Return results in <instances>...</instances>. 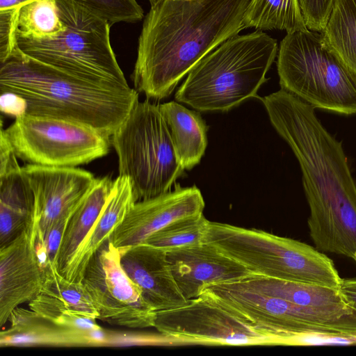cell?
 Listing matches in <instances>:
<instances>
[{
    "label": "cell",
    "instance_id": "9a60e30c",
    "mask_svg": "<svg viewBox=\"0 0 356 356\" xmlns=\"http://www.w3.org/2000/svg\"><path fill=\"white\" fill-rule=\"evenodd\" d=\"M166 257L172 276L186 300L200 296L208 286L235 281L251 274L244 266L207 242L171 250Z\"/></svg>",
    "mask_w": 356,
    "mask_h": 356
},
{
    "label": "cell",
    "instance_id": "277c9868",
    "mask_svg": "<svg viewBox=\"0 0 356 356\" xmlns=\"http://www.w3.org/2000/svg\"><path fill=\"white\" fill-rule=\"evenodd\" d=\"M277 40L261 31L236 35L204 57L177 90V102L200 111H227L256 97L277 55Z\"/></svg>",
    "mask_w": 356,
    "mask_h": 356
},
{
    "label": "cell",
    "instance_id": "8fae6325",
    "mask_svg": "<svg viewBox=\"0 0 356 356\" xmlns=\"http://www.w3.org/2000/svg\"><path fill=\"white\" fill-rule=\"evenodd\" d=\"M99 318L127 328L154 327L156 311L122 267L119 249L108 240L90 259L82 280Z\"/></svg>",
    "mask_w": 356,
    "mask_h": 356
},
{
    "label": "cell",
    "instance_id": "ffe728a7",
    "mask_svg": "<svg viewBox=\"0 0 356 356\" xmlns=\"http://www.w3.org/2000/svg\"><path fill=\"white\" fill-rule=\"evenodd\" d=\"M10 326L0 333V346H92L88 331L58 325L31 309L11 313Z\"/></svg>",
    "mask_w": 356,
    "mask_h": 356
},
{
    "label": "cell",
    "instance_id": "ac0fdd59",
    "mask_svg": "<svg viewBox=\"0 0 356 356\" xmlns=\"http://www.w3.org/2000/svg\"><path fill=\"white\" fill-rule=\"evenodd\" d=\"M8 142L0 144V248L19 236L31 225L33 193Z\"/></svg>",
    "mask_w": 356,
    "mask_h": 356
},
{
    "label": "cell",
    "instance_id": "5b68a950",
    "mask_svg": "<svg viewBox=\"0 0 356 356\" xmlns=\"http://www.w3.org/2000/svg\"><path fill=\"white\" fill-rule=\"evenodd\" d=\"M205 242L251 273L339 289L341 278L332 261L317 248L266 231L211 222Z\"/></svg>",
    "mask_w": 356,
    "mask_h": 356
},
{
    "label": "cell",
    "instance_id": "d6a6232c",
    "mask_svg": "<svg viewBox=\"0 0 356 356\" xmlns=\"http://www.w3.org/2000/svg\"><path fill=\"white\" fill-rule=\"evenodd\" d=\"M339 289L346 301L356 310V279H342Z\"/></svg>",
    "mask_w": 356,
    "mask_h": 356
},
{
    "label": "cell",
    "instance_id": "7402d4cb",
    "mask_svg": "<svg viewBox=\"0 0 356 356\" xmlns=\"http://www.w3.org/2000/svg\"><path fill=\"white\" fill-rule=\"evenodd\" d=\"M110 176L97 177L72 215L58 254L57 269L65 278L75 256L97 218L111 192Z\"/></svg>",
    "mask_w": 356,
    "mask_h": 356
},
{
    "label": "cell",
    "instance_id": "f1b7e54d",
    "mask_svg": "<svg viewBox=\"0 0 356 356\" xmlns=\"http://www.w3.org/2000/svg\"><path fill=\"white\" fill-rule=\"evenodd\" d=\"M29 307L60 326L83 331L101 327L97 319L75 312L60 298L43 291L29 302Z\"/></svg>",
    "mask_w": 356,
    "mask_h": 356
},
{
    "label": "cell",
    "instance_id": "4dcf8cb0",
    "mask_svg": "<svg viewBox=\"0 0 356 356\" xmlns=\"http://www.w3.org/2000/svg\"><path fill=\"white\" fill-rule=\"evenodd\" d=\"M20 8L0 10V64L16 49Z\"/></svg>",
    "mask_w": 356,
    "mask_h": 356
},
{
    "label": "cell",
    "instance_id": "4316f807",
    "mask_svg": "<svg viewBox=\"0 0 356 356\" xmlns=\"http://www.w3.org/2000/svg\"><path fill=\"white\" fill-rule=\"evenodd\" d=\"M202 213L177 219L150 235L144 243L166 252L205 243L209 227Z\"/></svg>",
    "mask_w": 356,
    "mask_h": 356
},
{
    "label": "cell",
    "instance_id": "836d02e7",
    "mask_svg": "<svg viewBox=\"0 0 356 356\" xmlns=\"http://www.w3.org/2000/svg\"><path fill=\"white\" fill-rule=\"evenodd\" d=\"M35 0H0V10L21 8Z\"/></svg>",
    "mask_w": 356,
    "mask_h": 356
},
{
    "label": "cell",
    "instance_id": "2e32d148",
    "mask_svg": "<svg viewBox=\"0 0 356 356\" xmlns=\"http://www.w3.org/2000/svg\"><path fill=\"white\" fill-rule=\"evenodd\" d=\"M43 284L44 270L26 229L0 248V326L15 308L35 298Z\"/></svg>",
    "mask_w": 356,
    "mask_h": 356
},
{
    "label": "cell",
    "instance_id": "83f0119b",
    "mask_svg": "<svg viewBox=\"0 0 356 356\" xmlns=\"http://www.w3.org/2000/svg\"><path fill=\"white\" fill-rule=\"evenodd\" d=\"M43 270L44 284L42 291L60 298L75 312L98 320L99 312L82 282L67 280L58 273L57 266L50 264Z\"/></svg>",
    "mask_w": 356,
    "mask_h": 356
},
{
    "label": "cell",
    "instance_id": "3957f363",
    "mask_svg": "<svg viewBox=\"0 0 356 356\" xmlns=\"http://www.w3.org/2000/svg\"><path fill=\"white\" fill-rule=\"evenodd\" d=\"M291 149L302 172L316 248L356 263V184L341 143L317 130L300 137Z\"/></svg>",
    "mask_w": 356,
    "mask_h": 356
},
{
    "label": "cell",
    "instance_id": "30bf717a",
    "mask_svg": "<svg viewBox=\"0 0 356 356\" xmlns=\"http://www.w3.org/2000/svg\"><path fill=\"white\" fill-rule=\"evenodd\" d=\"M201 295L209 298L252 329L273 337V345L298 344L323 320L319 312L239 287L230 282L208 286Z\"/></svg>",
    "mask_w": 356,
    "mask_h": 356
},
{
    "label": "cell",
    "instance_id": "484cf974",
    "mask_svg": "<svg viewBox=\"0 0 356 356\" xmlns=\"http://www.w3.org/2000/svg\"><path fill=\"white\" fill-rule=\"evenodd\" d=\"M65 30L55 0H35L19 10V35L44 40L56 37Z\"/></svg>",
    "mask_w": 356,
    "mask_h": 356
},
{
    "label": "cell",
    "instance_id": "9c48e42d",
    "mask_svg": "<svg viewBox=\"0 0 356 356\" xmlns=\"http://www.w3.org/2000/svg\"><path fill=\"white\" fill-rule=\"evenodd\" d=\"M1 130L16 156L26 164L76 167L106 156L111 136L70 121L22 115Z\"/></svg>",
    "mask_w": 356,
    "mask_h": 356
},
{
    "label": "cell",
    "instance_id": "1f68e13d",
    "mask_svg": "<svg viewBox=\"0 0 356 356\" xmlns=\"http://www.w3.org/2000/svg\"><path fill=\"white\" fill-rule=\"evenodd\" d=\"M335 0H299L307 29L322 33L332 13Z\"/></svg>",
    "mask_w": 356,
    "mask_h": 356
},
{
    "label": "cell",
    "instance_id": "d4e9b609",
    "mask_svg": "<svg viewBox=\"0 0 356 356\" xmlns=\"http://www.w3.org/2000/svg\"><path fill=\"white\" fill-rule=\"evenodd\" d=\"M322 34L334 52L356 74V0H335Z\"/></svg>",
    "mask_w": 356,
    "mask_h": 356
},
{
    "label": "cell",
    "instance_id": "44dd1931",
    "mask_svg": "<svg viewBox=\"0 0 356 356\" xmlns=\"http://www.w3.org/2000/svg\"><path fill=\"white\" fill-rule=\"evenodd\" d=\"M136 202L129 179L119 175L113 180L109 197L93 227L80 246L66 276L81 282L90 259L110 239L115 229Z\"/></svg>",
    "mask_w": 356,
    "mask_h": 356
},
{
    "label": "cell",
    "instance_id": "f546056e",
    "mask_svg": "<svg viewBox=\"0 0 356 356\" xmlns=\"http://www.w3.org/2000/svg\"><path fill=\"white\" fill-rule=\"evenodd\" d=\"M106 19L111 25L119 22L134 23L144 17L136 0H71Z\"/></svg>",
    "mask_w": 356,
    "mask_h": 356
},
{
    "label": "cell",
    "instance_id": "e575fe53",
    "mask_svg": "<svg viewBox=\"0 0 356 356\" xmlns=\"http://www.w3.org/2000/svg\"><path fill=\"white\" fill-rule=\"evenodd\" d=\"M153 1H155V0H149V2Z\"/></svg>",
    "mask_w": 356,
    "mask_h": 356
},
{
    "label": "cell",
    "instance_id": "8992f818",
    "mask_svg": "<svg viewBox=\"0 0 356 356\" xmlns=\"http://www.w3.org/2000/svg\"><path fill=\"white\" fill-rule=\"evenodd\" d=\"M55 1L65 30L44 40L17 33V47L31 58L92 82L129 86L111 46L112 25L74 1Z\"/></svg>",
    "mask_w": 356,
    "mask_h": 356
},
{
    "label": "cell",
    "instance_id": "e0dca14e",
    "mask_svg": "<svg viewBox=\"0 0 356 356\" xmlns=\"http://www.w3.org/2000/svg\"><path fill=\"white\" fill-rule=\"evenodd\" d=\"M118 249L122 268L156 312L186 302L172 276L166 251L146 243Z\"/></svg>",
    "mask_w": 356,
    "mask_h": 356
},
{
    "label": "cell",
    "instance_id": "6da1fadb",
    "mask_svg": "<svg viewBox=\"0 0 356 356\" xmlns=\"http://www.w3.org/2000/svg\"><path fill=\"white\" fill-rule=\"evenodd\" d=\"M250 0H155L145 16L131 79L147 99L167 98L204 57L244 28Z\"/></svg>",
    "mask_w": 356,
    "mask_h": 356
},
{
    "label": "cell",
    "instance_id": "603a6c76",
    "mask_svg": "<svg viewBox=\"0 0 356 356\" xmlns=\"http://www.w3.org/2000/svg\"><path fill=\"white\" fill-rule=\"evenodd\" d=\"M159 106L169 128L180 163L184 170H191L204 154L208 144V126L198 112L176 102Z\"/></svg>",
    "mask_w": 356,
    "mask_h": 356
},
{
    "label": "cell",
    "instance_id": "4fadbf2b",
    "mask_svg": "<svg viewBox=\"0 0 356 356\" xmlns=\"http://www.w3.org/2000/svg\"><path fill=\"white\" fill-rule=\"evenodd\" d=\"M34 195L31 223L27 228L33 243L40 242L58 220L72 216L93 185L92 173L76 167H22Z\"/></svg>",
    "mask_w": 356,
    "mask_h": 356
},
{
    "label": "cell",
    "instance_id": "cb8c5ba5",
    "mask_svg": "<svg viewBox=\"0 0 356 356\" xmlns=\"http://www.w3.org/2000/svg\"><path fill=\"white\" fill-rule=\"evenodd\" d=\"M244 28L305 31L299 0H250L243 17Z\"/></svg>",
    "mask_w": 356,
    "mask_h": 356
},
{
    "label": "cell",
    "instance_id": "52a82bcc",
    "mask_svg": "<svg viewBox=\"0 0 356 356\" xmlns=\"http://www.w3.org/2000/svg\"><path fill=\"white\" fill-rule=\"evenodd\" d=\"M277 56L282 89L315 108L356 114V74L322 33L308 29L287 33Z\"/></svg>",
    "mask_w": 356,
    "mask_h": 356
},
{
    "label": "cell",
    "instance_id": "7c38bea8",
    "mask_svg": "<svg viewBox=\"0 0 356 356\" xmlns=\"http://www.w3.org/2000/svg\"><path fill=\"white\" fill-rule=\"evenodd\" d=\"M154 327L185 343L231 346L273 345V338L252 329L204 295L157 311Z\"/></svg>",
    "mask_w": 356,
    "mask_h": 356
},
{
    "label": "cell",
    "instance_id": "5bb4252c",
    "mask_svg": "<svg viewBox=\"0 0 356 356\" xmlns=\"http://www.w3.org/2000/svg\"><path fill=\"white\" fill-rule=\"evenodd\" d=\"M204 206L197 187L175 184L172 191L135 202L109 240L118 248L144 243L169 223L202 213Z\"/></svg>",
    "mask_w": 356,
    "mask_h": 356
},
{
    "label": "cell",
    "instance_id": "7a4b0ae2",
    "mask_svg": "<svg viewBox=\"0 0 356 356\" xmlns=\"http://www.w3.org/2000/svg\"><path fill=\"white\" fill-rule=\"evenodd\" d=\"M0 92L19 96L24 114L79 123L111 136L138 102L129 86L106 85L42 63L17 47L0 64Z\"/></svg>",
    "mask_w": 356,
    "mask_h": 356
},
{
    "label": "cell",
    "instance_id": "ba28073f",
    "mask_svg": "<svg viewBox=\"0 0 356 356\" xmlns=\"http://www.w3.org/2000/svg\"><path fill=\"white\" fill-rule=\"evenodd\" d=\"M111 139L136 202L170 191L184 173L159 104L138 102Z\"/></svg>",
    "mask_w": 356,
    "mask_h": 356
},
{
    "label": "cell",
    "instance_id": "d6986e66",
    "mask_svg": "<svg viewBox=\"0 0 356 356\" xmlns=\"http://www.w3.org/2000/svg\"><path fill=\"white\" fill-rule=\"evenodd\" d=\"M234 284L289 301L296 305L336 316L353 314L339 289L250 274L230 282Z\"/></svg>",
    "mask_w": 356,
    "mask_h": 356
}]
</instances>
